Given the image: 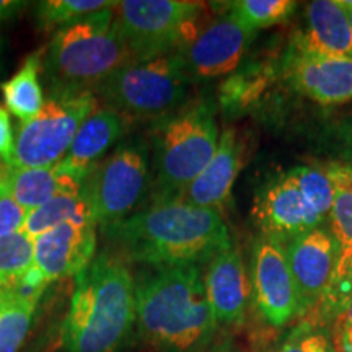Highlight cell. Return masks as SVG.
<instances>
[{"label": "cell", "instance_id": "836d02e7", "mask_svg": "<svg viewBox=\"0 0 352 352\" xmlns=\"http://www.w3.org/2000/svg\"><path fill=\"white\" fill-rule=\"evenodd\" d=\"M342 3H344L347 15H349V23H351V32H352V2L351 0H346V2H342Z\"/></svg>", "mask_w": 352, "mask_h": 352}, {"label": "cell", "instance_id": "9a60e30c", "mask_svg": "<svg viewBox=\"0 0 352 352\" xmlns=\"http://www.w3.org/2000/svg\"><path fill=\"white\" fill-rule=\"evenodd\" d=\"M298 94L320 104H341L352 100V56H324L290 46L285 65Z\"/></svg>", "mask_w": 352, "mask_h": 352}, {"label": "cell", "instance_id": "7402d4cb", "mask_svg": "<svg viewBox=\"0 0 352 352\" xmlns=\"http://www.w3.org/2000/svg\"><path fill=\"white\" fill-rule=\"evenodd\" d=\"M43 54L44 47L32 52L15 76L2 83L6 109L20 120L21 124L36 118L44 104L43 85L39 82V74L43 72Z\"/></svg>", "mask_w": 352, "mask_h": 352}, {"label": "cell", "instance_id": "cb8c5ba5", "mask_svg": "<svg viewBox=\"0 0 352 352\" xmlns=\"http://www.w3.org/2000/svg\"><path fill=\"white\" fill-rule=\"evenodd\" d=\"M36 303L0 287V352H19L32 328Z\"/></svg>", "mask_w": 352, "mask_h": 352}, {"label": "cell", "instance_id": "484cf974", "mask_svg": "<svg viewBox=\"0 0 352 352\" xmlns=\"http://www.w3.org/2000/svg\"><path fill=\"white\" fill-rule=\"evenodd\" d=\"M34 240L16 232L0 239V287H12L33 267Z\"/></svg>", "mask_w": 352, "mask_h": 352}, {"label": "cell", "instance_id": "603a6c76", "mask_svg": "<svg viewBox=\"0 0 352 352\" xmlns=\"http://www.w3.org/2000/svg\"><path fill=\"white\" fill-rule=\"evenodd\" d=\"M69 222H95L85 188H82L78 192L57 196L46 204L30 210L26 214L23 232L34 240L43 233Z\"/></svg>", "mask_w": 352, "mask_h": 352}, {"label": "cell", "instance_id": "1f68e13d", "mask_svg": "<svg viewBox=\"0 0 352 352\" xmlns=\"http://www.w3.org/2000/svg\"><path fill=\"white\" fill-rule=\"evenodd\" d=\"M13 145H15V138H13L10 113L0 104V160L6 164L10 162Z\"/></svg>", "mask_w": 352, "mask_h": 352}, {"label": "cell", "instance_id": "2e32d148", "mask_svg": "<svg viewBox=\"0 0 352 352\" xmlns=\"http://www.w3.org/2000/svg\"><path fill=\"white\" fill-rule=\"evenodd\" d=\"M96 256V223L69 222L34 239L33 267L47 283L77 276Z\"/></svg>", "mask_w": 352, "mask_h": 352}, {"label": "cell", "instance_id": "f546056e", "mask_svg": "<svg viewBox=\"0 0 352 352\" xmlns=\"http://www.w3.org/2000/svg\"><path fill=\"white\" fill-rule=\"evenodd\" d=\"M279 352H334L328 333L303 323L289 334Z\"/></svg>", "mask_w": 352, "mask_h": 352}, {"label": "cell", "instance_id": "3957f363", "mask_svg": "<svg viewBox=\"0 0 352 352\" xmlns=\"http://www.w3.org/2000/svg\"><path fill=\"white\" fill-rule=\"evenodd\" d=\"M139 334L162 352H192L209 340L215 320L199 264L160 266L135 283Z\"/></svg>", "mask_w": 352, "mask_h": 352}, {"label": "cell", "instance_id": "7c38bea8", "mask_svg": "<svg viewBox=\"0 0 352 352\" xmlns=\"http://www.w3.org/2000/svg\"><path fill=\"white\" fill-rule=\"evenodd\" d=\"M252 292L259 314L272 327H285L300 316V303L284 241L264 235L254 241Z\"/></svg>", "mask_w": 352, "mask_h": 352}, {"label": "cell", "instance_id": "ac0fdd59", "mask_svg": "<svg viewBox=\"0 0 352 352\" xmlns=\"http://www.w3.org/2000/svg\"><path fill=\"white\" fill-rule=\"evenodd\" d=\"M129 120L108 107H98L83 121L57 168L85 182L96 165L124 139Z\"/></svg>", "mask_w": 352, "mask_h": 352}, {"label": "cell", "instance_id": "d590c367", "mask_svg": "<svg viewBox=\"0 0 352 352\" xmlns=\"http://www.w3.org/2000/svg\"><path fill=\"white\" fill-rule=\"evenodd\" d=\"M0 50H2V39H0Z\"/></svg>", "mask_w": 352, "mask_h": 352}, {"label": "cell", "instance_id": "9c48e42d", "mask_svg": "<svg viewBox=\"0 0 352 352\" xmlns=\"http://www.w3.org/2000/svg\"><path fill=\"white\" fill-rule=\"evenodd\" d=\"M206 3L184 0H124L114 7L132 60L175 54L195 38Z\"/></svg>", "mask_w": 352, "mask_h": 352}, {"label": "cell", "instance_id": "5bb4252c", "mask_svg": "<svg viewBox=\"0 0 352 352\" xmlns=\"http://www.w3.org/2000/svg\"><path fill=\"white\" fill-rule=\"evenodd\" d=\"M327 170L334 191L329 228L336 239L338 256L318 310L324 320L331 321L352 289V164L331 165Z\"/></svg>", "mask_w": 352, "mask_h": 352}, {"label": "cell", "instance_id": "8992f818", "mask_svg": "<svg viewBox=\"0 0 352 352\" xmlns=\"http://www.w3.org/2000/svg\"><path fill=\"white\" fill-rule=\"evenodd\" d=\"M334 191L328 170L296 166L258 189L253 220L264 236L284 243L329 222Z\"/></svg>", "mask_w": 352, "mask_h": 352}, {"label": "cell", "instance_id": "f1b7e54d", "mask_svg": "<svg viewBox=\"0 0 352 352\" xmlns=\"http://www.w3.org/2000/svg\"><path fill=\"white\" fill-rule=\"evenodd\" d=\"M26 210L12 196L7 179V164L0 160V239L23 230Z\"/></svg>", "mask_w": 352, "mask_h": 352}, {"label": "cell", "instance_id": "52a82bcc", "mask_svg": "<svg viewBox=\"0 0 352 352\" xmlns=\"http://www.w3.org/2000/svg\"><path fill=\"white\" fill-rule=\"evenodd\" d=\"M192 77L179 54L132 60L95 88L103 107L127 120L164 118L188 103Z\"/></svg>", "mask_w": 352, "mask_h": 352}, {"label": "cell", "instance_id": "d4e9b609", "mask_svg": "<svg viewBox=\"0 0 352 352\" xmlns=\"http://www.w3.org/2000/svg\"><path fill=\"white\" fill-rule=\"evenodd\" d=\"M227 10L240 20L246 28L258 30L283 23L296 10L297 2L292 0H240L227 3Z\"/></svg>", "mask_w": 352, "mask_h": 352}, {"label": "cell", "instance_id": "83f0119b", "mask_svg": "<svg viewBox=\"0 0 352 352\" xmlns=\"http://www.w3.org/2000/svg\"><path fill=\"white\" fill-rule=\"evenodd\" d=\"M114 3L107 0H44L36 3V19L44 30L56 28L57 32Z\"/></svg>", "mask_w": 352, "mask_h": 352}, {"label": "cell", "instance_id": "e575fe53", "mask_svg": "<svg viewBox=\"0 0 352 352\" xmlns=\"http://www.w3.org/2000/svg\"><path fill=\"white\" fill-rule=\"evenodd\" d=\"M212 352H232V351L230 349H215Z\"/></svg>", "mask_w": 352, "mask_h": 352}, {"label": "cell", "instance_id": "ba28073f", "mask_svg": "<svg viewBox=\"0 0 352 352\" xmlns=\"http://www.w3.org/2000/svg\"><path fill=\"white\" fill-rule=\"evenodd\" d=\"M100 107L94 91L47 90L41 111L19 127L12 168H46L59 164L83 121Z\"/></svg>", "mask_w": 352, "mask_h": 352}, {"label": "cell", "instance_id": "4fadbf2b", "mask_svg": "<svg viewBox=\"0 0 352 352\" xmlns=\"http://www.w3.org/2000/svg\"><path fill=\"white\" fill-rule=\"evenodd\" d=\"M285 254L296 284L300 316L318 307L336 266L338 243L331 228L318 227L285 243Z\"/></svg>", "mask_w": 352, "mask_h": 352}, {"label": "cell", "instance_id": "277c9868", "mask_svg": "<svg viewBox=\"0 0 352 352\" xmlns=\"http://www.w3.org/2000/svg\"><path fill=\"white\" fill-rule=\"evenodd\" d=\"M116 3L54 33L43 54L47 90L94 91L118 69L132 63L116 21Z\"/></svg>", "mask_w": 352, "mask_h": 352}, {"label": "cell", "instance_id": "8fae6325", "mask_svg": "<svg viewBox=\"0 0 352 352\" xmlns=\"http://www.w3.org/2000/svg\"><path fill=\"white\" fill-rule=\"evenodd\" d=\"M254 34L226 8L223 15L201 23L195 38L176 54L182 56L192 80L223 77L239 69Z\"/></svg>", "mask_w": 352, "mask_h": 352}, {"label": "cell", "instance_id": "6da1fadb", "mask_svg": "<svg viewBox=\"0 0 352 352\" xmlns=\"http://www.w3.org/2000/svg\"><path fill=\"white\" fill-rule=\"evenodd\" d=\"M101 233L108 248L127 263L151 267L208 263L232 243L219 210L182 199H155L129 217L103 227Z\"/></svg>", "mask_w": 352, "mask_h": 352}, {"label": "cell", "instance_id": "7a4b0ae2", "mask_svg": "<svg viewBox=\"0 0 352 352\" xmlns=\"http://www.w3.org/2000/svg\"><path fill=\"white\" fill-rule=\"evenodd\" d=\"M135 324V280L129 263L107 248L76 276L64 320V352H120Z\"/></svg>", "mask_w": 352, "mask_h": 352}, {"label": "cell", "instance_id": "d6a6232c", "mask_svg": "<svg viewBox=\"0 0 352 352\" xmlns=\"http://www.w3.org/2000/svg\"><path fill=\"white\" fill-rule=\"evenodd\" d=\"M26 6L21 0H0V23L15 19Z\"/></svg>", "mask_w": 352, "mask_h": 352}, {"label": "cell", "instance_id": "5b68a950", "mask_svg": "<svg viewBox=\"0 0 352 352\" xmlns=\"http://www.w3.org/2000/svg\"><path fill=\"white\" fill-rule=\"evenodd\" d=\"M219 139L214 108L208 101H191L160 118L148 145L157 179L155 199H178L214 157Z\"/></svg>", "mask_w": 352, "mask_h": 352}, {"label": "cell", "instance_id": "ffe728a7", "mask_svg": "<svg viewBox=\"0 0 352 352\" xmlns=\"http://www.w3.org/2000/svg\"><path fill=\"white\" fill-rule=\"evenodd\" d=\"M324 56H352L349 15L342 0H314L305 8V28L294 41Z\"/></svg>", "mask_w": 352, "mask_h": 352}, {"label": "cell", "instance_id": "44dd1931", "mask_svg": "<svg viewBox=\"0 0 352 352\" xmlns=\"http://www.w3.org/2000/svg\"><path fill=\"white\" fill-rule=\"evenodd\" d=\"M7 179L12 196L26 212L60 195L78 192L85 184L60 171L57 165L46 168H12L7 165Z\"/></svg>", "mask_w": 352, "mask_h": 352}, {"label": "cell", "instance_id": "4dcf8cb0", "mask_svg": "<svg viewBox=\"0 0 352 352\" xmlns=\"http://www.w3.org/2000/svg\"><path fill=\"white\" fill-rule=\"evenodd\" d=\"M329 324H331L329 338L334 352H352V289Z\"/></svg>", "mask_w": 352, "mask_h": 352}, {"label": "cell", "instance_id": "d6986e66", "mask_svg": "<svg viewBox=\"0 0 352 352\" xmlns=\"http://www.w3.org/2000/svg\"><path fill=\"white\" fill-rule=\"evenodd\" d=\"M243 144L236 132L233 129L223 131L214 157L178 199L220 212L230 199L233 184L243 168Z\"/></svg>", "mask_w": 352, "mask_h": 352}, {"label": "cell", "instance_id": "30bf717a", "mask_svg": "<svg viewBox=\"0 0 352 352\" xmlns=\"http://www.w3.org/2000/svg\"><path fill=\"white\" fill-rule=\"evenodd\" d=\"M151 186V147L140 138L122 139L85 179L96 227L103 228L139 209Z\"/></svg>", "mask_w": 352, "mask_h": 352}, {"label": "cell", "instance_id": "4316f807", "mask_svg": "<svg viewBox=\"0 0 352 352\" xmlns=\"http://www.w3.org/2000/svg\"><path fill=\"white\" fill-rule=\"evenodd\" d=\"M270 74L271 70H267L264 65L232 74L220 87V107L227 111L245 108L246 104H250L263 94L267 85Z\"/></svg>", "mask_w": 352, "mask_h": 352}, {"label": "cell", "instance_id": "e0dca14e", "mask_svg": "<svg viewBox=\"0 0 352 352\" xmlns=\"http://www.w3.org/2000/svg\"><path fill=\"white\" fill-rule=\"evenodd\" d=\"M204 285L215 323L223 327L243 323L252 296V280L235 245L223 246L209 259Z\"/></svg>", "mask_w": 352, "mask_h": 352}]
</instances>
